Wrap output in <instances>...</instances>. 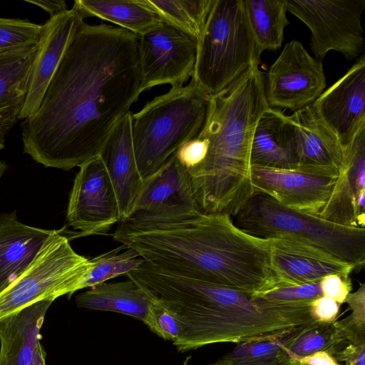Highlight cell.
Wrapping results in <instances>:
<instances>
[{
  "mask_svg": "<svg viewBox=\"0 0 365 365\" xmlns=\"http://www.w3.org/2000/svg\"><path fill=\"white\" fill-rule=\"evenodd\" d=\"M138 36L83 21L71 38L36 112L23 120L24 153L69 170L98 155L142 93Z\"/></svg>",
  "mask_w": 365,
  "mask_h": 365,
  "instance_id": "1",
  "label": "cell"
},
{
  "mask_svg": "<svg viewBox=\"0 0 365 365\" xmlns=\"http://www.w3.org/2000/svg\"><path fill=\"white\" fill-rule=\"evenodd\" d=\"M336 177L251 166L255 190L283 206L317 216L330 197Z\"/></svg>",
  "mask_w": 365,
  "mask_h": 365,
  "instance_id": "14",
  "label": "cell"
},
{
  "mask_svg": "<svg viewBox=\"0 0 365 365\" xmlns=\"http://www.w3.org/2000/svg\"><path fill=\"white\" fill-rule=\"evenodd\" d=\"M207 141L197 137L182 145L175 154L179 162L188 170L205 158L207 151Z\"/></svg>",
  "mask_w": 365,
  "mask_h": 365,
  "instance_id": "36",
  "label": "cell"
},
{
  "mask_svg": "<svg viewBox=\"0 0 365 365\" xmlns=\"http://www.w3.org/2000/svg\"><path fill=\"white\" fill-rule=\"evenodd\" d=\"M79 308L114 312L134 317L143 323L151 300L133 280L103 282L76 297Z\"/></svg>",
  "mask_w": 365,
  "mask_h": 365,
  "instance_id": "25",
  "label": "cell"
},
{
  "mask_svg": "<svg viewBox=\"0 0 365 365\" xmlns=\"http://www.w3.org/2000/svg\"><path fill=\"white\" fill-rule=\"evenodd\" d=\"M37 47L0 64V151L5 146L6 134L20 120Z\"/></svg>",
  "mask_w": 365,
  "mask_h": 365,
  "instance_id": "26",
  "label": "cell"
},
{
  "mask_svg": "<svg viewBox=\"0 0 365 365\" xmlns=\"http://www.w3.org/2000/svg\"><path fill=\"white\" fill-rule=\"evenodd\" d=\"M323 296L331 298L339 304L345 302L351 291L350 277H344L337 274L324 277L319 281Z\"/></svg>",
  "mask_w": 365,
  "mask_h": 365,
  "instance_id": "37",
  "label": "cell"
},
{
  "mask_svg": "<svg viewBox=\"0 0 365 365\" xmlns=\"http://www.w3.org/2000/svg\"><path fill=\"white\" fill-rule=\"evenodd\" d=\"M41 29L27 19L0 18V64L37 47Z\"/></svg>",
  "mask_w": 365,
  "mask_h": 365,
  "instance_id": "30",
  "label": "cell"
},
{
  "mask_svg": "<svg viewBox=\"0 0 365 365\" xmlns=\"http://www.w3.org/2000/svg\"><path fill=\"white\" fill-rule=\"evenodd\" d=\"M339 305L334 299L322 295L311 303V314L315 321L332 322L336 320Z\"/></svg>",
  "mask_w": 365,
  "mask_h": 365,
  "instance_id": "38",
  "label": "cell"
},
{
  "mask_svg": "<svg viewBox=\"0 0 365 365\" xmlns=\"http://www.w3.org/2000/svg\"><path fill=\"white\" fill-rule=\"evenodd\" d=\"M232 220L255 237L289 238L350 264L355 271L364 267L365 228L341 225L287 207L257 190Z\"/></svg>",
  "mask_w": 365,
  "mask_h": 365,
  "instance_id": "6",
  "label": "cell"
},
{
  "mask_svg": "<svg viewBox=\"0 0 365 365\" xmlns=\"http://www.w3.org/2000/svg\"><path fill=\"white\" fill-rule=\"evenodd\" d=\"M7 169V165L5 161L0 160V180Z\"/></svg>",
  "mask_w": 365,
  "mask_h": 365,
  "instance_id": "43",
  "label": "cell"
},
{
  "mask_svg": "<svg viewBox=\"0 0 365 365\" xmlns=\"http://www.w3.org/2000/svg\"><path fill=\"white\" fill-rule=\"evenodd\" d=\"M253 294L277 303L300 305H310L315 299L323 295L319 282L303 284L277 283L268 290Z\"/></svg>",
  "mask_w": 365,
  "mask_h": 365,
  "instance_id": "33",
  "label": "cell"
},
{
  "mask_svg": "<svg viewBox=\"0 0 365 365\" xmlns=\"http://www.w3.org/2000/svg\"><path fill=\"white\" fill-rule=\"evenodd\" d=\"M259 65L210 96L197 136L207 141V151L200 164L187 170L196 204L204 212L235 215L255 192L251 143L259 118L269 108Z\"/></svg>",
  "mask_w": 365,
  "mask_h": 365,
  "instance_id": "4",
  "label": "cell"
},
{
  "mask_svg": "<svg viewBox=\"0 0 365 365\" xmlns=\"http://www.w3.org/2000/svg\"><path fill=\"white\" fill-rule=\"evenodd\" d=\"M244 0H214L197 50L192 81L210 96L260 63Z\"/></svg>",
  "mask_w": 365,
  "mask_h": 365,
  "instance_id": "7",
  "label": "cell"
},
{
  "mask_svg": "<svg viewBox=\"0 0 365 365\" xmlns=\"http://www.w3.org/2000/svg\"><path fill=\"white\" fill-rule=\"evenodd\" d=\"M53 302L38 301L0 319V365L30 364Z\"/></svg>",
  "mask_w": 365,
  "mask_h": 365,
  "instance_id": "22",
  "label": "cell"
},
{
  "mask_svg": "<svg viewBox=\"0 0 365 365\" xmlns=\"http://www.w3.org/2000/svg\"><path fill=\"white\" fill-rule=\"evenodd\" d=\"M297 142V128L290 116L269 107L255 128L250 147L251 166L296 170Z\"/></svg>",
  "mask_w": 365,
  "mask_h": 365,
  "instance_id": "20",
  "label": "cell"
},
{
  "mask_svg": "<svg viewBox=\"0 0 365 365\" xmlns=\"http://www.w3.org/2000/svg\"><path fill=\"white\" fill-rule=\"evenodd\" d=\"M144 324L152 331L165 340L174 343L178 339L180 327L175 317L157 303L152 302Z\"/></svg>",
  "mask_w": 365,
  "mask_h": 365,
  "instance_id": "35",
  "label": "cell"
},
{
  "mask_svg": "<svg viewBox=\"0 0 365 365\" xmlns=\"http://www.w3.org/2000/svg\"><path fill=\"white\" fill-rule=\"evenodd\" d=\"M312 105L345 147L365 125L364 56Z\"/></svg>",
  "mask_w": 365,
  "mask_h": 365,
  "instance_id": "16",
  "label": "cell"
},
{
  "mask_svg": "<svg viewBox=\"0 0 365 365\" xmlns=\"http://www.w3.org/2000/svg\"><path fill=\"white\" fill-rule=\"evenodd\" d=\"M25 1L39 6L48 13L51 17L68 10L63 0H25Z\"/></svg>",
  "mask_w": 365,
  "mask_h": 365,
  "instance_id": "40",
  "label": "cell"
},
{
  "mask_svg": "<svg viewBox=\"0 0 365 365\" xmlns=\"http://www.w3.org/2000/svg\"><path fill=\"white\" fill-rule=\"evenodd\" d=\"M73 6L83 19L97 17L138 36L164 22L148 0H76Z\"/></svg>",
  "mask_w": 365,
  "mask_h": 365,
  "instance_id": "24",
  "label": "cell"
},
{
  "mask_svg": "<svg viewBox=\"0 0 365 365\" xmlns=\"http://www.w3.org/2000/svg\"><path fill=\"white\" fill-rule=\"evenodd\" d=\"M66 221L79 236L106 232L120 221L115 192L99 155L79 166L73 180Z\"/></svg>",
  "mask_w": 365,
  "mask_h": 365,
  "instance_id": "12",
  "label": "cell"
},
{
  "mask_svg": "<svg viewBox=\"0 0 365 365\" xmlns=\"http://www.w3.org/2000/svg\"><path fill=\"white\" fill-rule=\"evenodd\" d=\"M89 259L92 267L82 289L126 274L145 262L136 251L123 245Z\"/></svg>",
  "mask_w": 365,
  "mask_h": 365,
  "instance_id": "31",
  "label": "cell"
},
{
  "mask_svg": "<svg viewBox=\"0 0 365 365\" xmlns=\"http://www.w3.org/2000/svg\"><path fill=\"white\" fill-rule=\"evenodd\" d=\"M140 284L150 300L175 317L179 351L223 342L280 337L314 321L310 305L277 303L252 293L178 276L154 266Z\"/></svg>",
  "mask_w": 365,
  "mask_h": 365,
  "instance_id": "3",
  "label": "cell"
},
{
  "mask_svg": "<svg viewBox=\"0 0 365 365\" xmlns=\"http://www.w3.org/2000/svg\"><path fill=\"white\" fill-rule=\"evenodd\" d=\"M112 237L161 270L238 290L252 289L265 264L262 240L197 207L133 213Z\"/></svg>",
  "mask_w": 365,
  "mask_h": 365,
  "instance_id": "2",
  "label": "cell"
},
{
  "mask_svg": "<svg viewBox=\"0 0 365 365\" xmlns=\"http://www.w3.org/2000/svg\"><path fill=\"white\" fill-rule=\"evenodd\" d=\"M343 149L336 182L319 217L346 227L365 228V125Z\"/></svg>",
  "mask_w": 365,
  "mask_h": 365,
  "instance_id": "13",
  "label": "cell"
},
{
  "mask_svg": "<svg viewBox=\"0 0 365 365\" xmlns=\"http://www.w3.org/2000/svg\"><path fill=\"white\" fill-rule=\"evenodd\" d=\"M287 11L311 31V48L322 61L330 51L351 61L364 51L365 0H284Z\"/></svg>",
  "mask_w": 365,
  "mask_h": 365,
  "instance_id": "9",
  "label": "cell"
},
{
  "mask_svg": "<svg viewBox=\"0 0 365 365\" xmlns=\"http://www.w3.org/2000/svg\"><path fill=\"white\" fill-rule=\"evenodd\" d=\"M265 96L269 108L293 112L312 104L326 88L320 61L312 57L301 42L286 43L264 74Z\"/></svg>",
  "mask_w": 365,
  "mask_h": 365,
  "instance_id": "11",
  "label": "cell"
},
{
  "mask_svg": "<svg viewBox=\"0 0 365 365\" xmlns=\"http://www.w3.org/2000/svg\"><path fill=\"white\" fill-rule=\"evenodd\" d=\"M248 21L262 53L279 48L289 24L284 0H244Z\"/></svg>",
  "mask_w": 365,
  "mask_h": 365,
  "instance_id": "28",
  "label": "cell"
},
{
  "mask_svg": "<svg viewBox=\"0 0 365 365\" xmlns=\"http://www.w3.org/2000/svg\"><path fill=\"white\" fill-rule=\"evenodd\" d=\"M131 115L128 111L115 125L98 154L113 184L120 220L131 215L144 185L134 154Z\"/></svg>",
  "mask_w": 365,
  "mask_h": 365,
  "instance_id": "18",
  "label": "cell"
},
{
  "mask_svg": "<svg viewBox=\"0 0 365 365\" xmlns=\"http://www.w3.org/2000/svg\"><path fill=\"white\" fill-rule=\"evenodd\" d=\"M197 50V39L165 21L139 36L142 91L162 84L183 86L192 76Z\"/></svg>",
  "mask_w": 365,
  "mask_h": 365,
  "instance_id": "10",
  "label": "cell"
},
{
  "mask_svg": "<svg viewBox=\"0 0 365 365\" xmlns=\"http://www.w3.org/2000/svg\"><path fill=\"white\" fill-rule=\"evenodd\" d=\"M46 353L39 342L34 351V356L29 365H46Z\"/></svg>",
  "mask_w": 365,
  "mask_h": 365,
  "instance_id": "42",
  "label": "cell"
},
{
  "mask_svg": "<svg viewBox=\"0 0 365 365\" xmlns=\"http://www.w3.org/2000/svg\"><path fill=\"white\" fill-rule=\"evenodd\" d=\"M91 267L61 231L52 230L25 270L0 293V319L38 301L71 296L82 289Z\"/></svg>",
  "mask_w": 365,
  "mask_h": 365,
  "instance_id": "8",
  "label": "cell"
},
{
  "mask_svg": "<svg viewBox=\"0 0 365 365\" xmlns=\"http://www.w3.org/2000/svg\"><path fill=\"white\" fill-rule=\"evenodd\" d=\"M289 116L298 132L296 170L321 175H338L343 160V147L313 105Z\"/></svg>",
  "mask_w": 365,
  "mask_h": 365,
  "instance_id": "19",
  "label": "cell"
},
{
  "mask_svg": "<svg viewBox=\"0 0 365 365\" xmlns=\"http://www.w3.org/2000/svg\"><path fill=\"white\" fill-rule=\"evenodd\" d=\"M163 21L199 40L214 0H148Z\"/></svg>",
  "mask_w": 365,
  "mask_h": 365,
  "instance_id": "29",
  "label": "cell"
},
{
  "mask_svg": "<svg viewBox=\"0 0 365 365\" xmlns=\"http://www.w3.org/2000/svg\"><path fill=\"white\" fill-rule=\"evenodd\" d=\"M269 245L270 266L278 283H315L331 274L350 277L355 271L350 264L289 238H269Z\"/></svg>",
  "mask_w": 365,
  "mask_h": 365,
  "instance_id": "17",
  "label": "cell"
},
{
  "mask_svg": "<svg viewBox=\"0 0 365 365\" xmlns=\"http://www.w3.org/2000/svg\"><path fill=\"white\" fill-rule=\"evenodd\" d=\"M336 361H344L345 365H365V344H348L333 355Z\"/></svg>",
  "mask_w": 365,
  "mask_h": 365,
  "instance_id": "39",
  "label": "cell"
},
{
  "mask_svg": "<svg viewBox=\"0 0 365 365\" xmlns=\"http://www.w3.org/2000/svg\"><path fill=\"white\" fill-rule=\"evenodd\" d=\"M348 304L351 314L346 318L336 321V324L348 336L356 339H365V284L347 296Z\"/></svg>",
  "mask_w": 365,
  "mask_h": 365,
  "instance_id": "34",
  "label": "cell"
},
{
  "mask_svg": "<svg viewBox=\"0 0 365 365\" xmlns=\"http://www.w3.org/2000/svg\"><path fill=\"white\" fill-rule=\"evenodd\" d=\"M305 326L280 337L240 343L210 365H302L291 356L289 349Z\"/></svg>",
  "mask_w": 365,
  "mask_h": 365,
  "instance_id": "27",
  "label": "cell"
},
{
  "mask_svg": "<svg viewBox=\"0 0 365 365\" xmlns=\"http://www.w3.org/2000/svg\"><path fill=\"white\" fill-rule=\"evenodd\" d=\"M210 96L191 81L185 86L171 88L132 113L134 154L144 180L157 173L182 145L199 135Z\"/></svg>",
  "mask_w": 365,
  "mask_h": 365,
  "instance_id": "5",
  "label": "cell"
},
{
  "mask_svg": "<svg viewBox=\"0 0 365 365\" xmlns=\"http://www.w3.org/2000/svg\"><path fill=\"white\" fill-rule=\"evenodd\" d=\"M83 19L73 6L50 17L42 25L40 40L30 68L20 120L26 119L38 110L71 38Z\"/></svg>",
  "mask_w": 365,
  "mask_h": 365,
  "instance_id": "15",
  "label": "cell"
},
{
  "mask_svg": "<svg viewBox=\"0 0 365 365\" xmlns=\"http://www.w3.org/2000/svg\"><path fill=\"white\" fill-rule=\"evenodd\" d=\"M176 207H197L187 171L174 155L157 173L144 180L131 215Z\"/></svg>",
  "mask_w": 365,
  "mask_h": 365,
  "instance_id": "23",
  "label": "cell"
},
{
  "mask_svg": "<svg viewBox=\"0 0 365 365\" xmlns=\"http://www.w3.org/2000/svg\"><path fill=\"white\" fill-rule=\"evenodd\" d=\"M334 322L314 321L305 326L289 349L291 356L299 361L318 351H326L331 355L344 339Z\"/></svg>",
  "mask_w": 365,
  "mask_h": 365,
  "instance_id": "32",
  "label": "cell"
},
{
  "mask_svg": "<svg viewBox=\"0 0 365 365\" xmlns=\"http://www.w3.org/2000/svg\"><path fill=\"white\" fill-rule=\"evenodd\" d=\"M51 231L21 222L16 211L0 214V293L25 270Z\"/></svg>",
  "mask_w": 365,
  "mask_h": 365,
  "instance_id": "21",
  "label": "cell"
},
{
  "mask_svg": "<svg viewBox=\"0 0 365 365\" xmlns=\"http://www.w3.org/2000/svg\"><path fill=\"white\" fill-rule=\"evenodd\" d=\"M302 365H340L327 352L318 351L299 360Z\"/></svg>",
  "mask_w": 365,
  "mask_h": 365,
  "instance_id": "41",
  "label": "cell"
}]
</instances>
